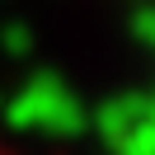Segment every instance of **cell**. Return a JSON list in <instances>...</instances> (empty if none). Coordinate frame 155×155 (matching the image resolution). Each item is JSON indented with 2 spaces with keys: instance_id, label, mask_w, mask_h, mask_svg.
Masks as SVG:
<instances>
[{
  "instance_id": "6da1fadb",
  "label": "cell",
  "mask_w": 155,
  "mask_h": 155,
  "mask_svg": "<svg viewBox=\"0 0 155 155\" xmlns=\"http://www.w3.org/2000/svg\"><path fill=\"white\" fill-rule=\"evenodd\" d=\"M0 155H19V150H10V146H0Z\"/></svg>"
}]
</instances>
